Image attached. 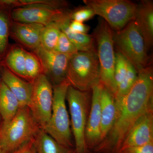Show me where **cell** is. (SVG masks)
<instances>
[{"mask_svg": "<svg viewBox=\"0 0 153 153\" xmlns=\"http://www.w3.org/2000/svg\"><path fill=\"white\" fill-rule=\"evenodd\" d=\"M61 31L57 23H52L45 26L41 34V45L50 51H54Z\"/></svg>", "mask_w": 153, "mask_h": 153, "instance_id": "24", "label": "cell"}, {"mask_svg": "<svg viewBox=\"0 0 153 153\" xmlns=\"http://www.w3.org/2000/svg\"><path fill=\"white\" fill-rule=\"evenodd\" d=\"M152 142H153V109L146 112L137 121L125 138L119 151Z\"/></svg>", "mask_w": 153, "mask_h": 153, "instance_id": "14", "label": "cell"}, {"mask_svg": "<svg viewBox=\"0 0 153 153\" xmlns=\"http://www.w3.org/2000/svg\"><path fill=\"white\" fill-rule=\"evenodd\" d=\"M117 153H153V142L139 146L125 148Z\"/></svg>", "mask_w": 153, "mask_h": 153, "instance_id": "30", "label": "cell"}, {"mask_svg": "<svg viewBox=\"0 0 153 153\" xmlns=\"http://www.w3.org/2000/svg\"><path fill=\"white\" fill-rule=\"evenodd\" d=\"M133 21L144 39L148 49L153 43V2L151 0L142 1L137 5Z\"/></svg>", "mask_w": 153, "mask_h": 153, "instance_id": "16", "label": "cell"}, {"mask_svg": "<svg viewBox=\"0 0 153 153\" xmlns=\"http://www.w3.org/2000/svg\"><path fill=\"white\" fill-rule=\"evenodd\" d=\"M69 11L43 4H33L12 9L10 17L14 22L38 24L46 26L57 23Z\"/></svg>", "mask_w": 153, "mask_h": 153, "instance_id": "10", "label": "cell"}, {"mask_svg": "<svg viewBox=\"0 0 153 153\" xmlns=\"http://www.w3.org/2000/svg\"><path fill=\"white\" fill-rule=\"evenodd\" d=\"M26 50L18 44L9 46L1 63L14 74L27 80L25 71Z\"/></svg>", "mask_w": 153, "mask_h": 153, "instance_id": "19", "label": "cell"}, {"mask_svg": "<svg viewBox=\"0 0 153 153\" xmlns=\"http://www.w3.org/2000/svg\"><path fill=\"white\" fill-rule=\"evenodd\" d=\"M137 74L135 68L128 62L126 74L124 79L117 87V91L114 97L117 114L119 111L123 99L134 84L137 77Z\"/></svg>", "mask_w": 153, "mask_h": 153, "instance_id": "22", "label": "cell"}, {"mask_svg": "<svg viewBox=\"0 0 153 153\" xmlns=\"http://www.w3.org/2000/svg\"><path fill=\"white\" fill-rule=\"evenodd\" d=\"M100 107L101 134L102 141L112 129L117 115L114 97L103 86L101 91Z\"/></svg>", "mask_w": 153, "mask_h": 153, "instance_id": "17", "label": "cell"}, {"mask_svg": "<svg viewBox=\"0 0 153 153\" xmlns=\"http://www.w3.org/2000/svg\"><path fill=\"white\" fill-rule=\"evenodd\" d=\"M19 108L16 97L2 80L0 85V117L2 122L10 120Z\"/></svg>", "mask_w": 153, "mask_h": 153, "instance_id": "20", "label": "cell"}, {"mask_svg": "<svg viewBox=\"0 0 153 153\" xmlns=\"http://www.w3.org/2000/svg\"><path fill=\"white\" fill-rule=\"evenodd\" d=\"M34 145L36 153H76L57 142L42 128L34 137Z\"/></svg>", "mask_w": 153, "mask_h": 153, "instance_id": "21", "label": "cell"}, {"mask_svg": "<svg viewBox=\"0 0 153 153\" xmlns=\"http://www.w3.org/2000/svg\"><path fill=\"white\" fill-rule=\"evenodd\" d=\"M95 15L92 9L85 6L71 12L70 18L72 21L83 23L85 21L92 19Z\"/></svg>", "mask_w": 153, "mask_h": 153, "instance_id": "28", "label": "cell"}, {"mask_svg": "<svg viewBox=\"0 0 153 153\" xmlns=\"http://www.w3.org/2000/svg\"><path fill=\"white\" fill-rule=\"evenodd\" d=\"M69 29L74 33L80 34H87L90 30V27L81 22L72 21L69 23L68 25Z\"/></svg>", "mask_w": 153, "mask_h": 153, "instance_id": "31", "label": "cell"}, {"mask_svg": "<svg viewBox=\"0 0 153 153\" xmlns=\"http://www.w3.org/2000/svg\"><path fill=\"white\" fill-rule=\"evenodd\" d=\"M41 129L29 108H20L10 120L2 121L0 144L6 153H12L34 138Z\"/></svg>", "mask_w": 153, "mask_h": 153, "instance_id": "2", "label": "cell"}, {"mask_svg": "<svg viewBox=\"0 0 153 153\" xmlns=\"http://www.w3.org/2000/svg\"><path fill=\"white\" fill-rule=\"evenodd\" d=\"M44 27L11 20L10 37L24 49L33 51L41 45V34Z\"/></svg>", "mask_w": 153, "mask_h": 153, "instance_id": "13", "label": "cell"}, {"mask_svg": "<svg viewBox=\"0 0 153 153\" xmlns=\"http://www.w3.org/2000/svg\"><path fill=\"white\" fill-rule=\"evenodd\" d=\"M12 153H36L34 138L33 139Z\"/></svg>", "mask_w": 153, "mask_h": 153, "instance_id": "32", "label": "cell"}, {"mask_svg": "<svg viewBox=\"0 0 153 153\" xmlns=\"http://www.w3.org/2000/svg\"><path fill=\"white\" fill-rule=\"evenodd\" d=\"M113 30L120 31L133 21L137 4L128 0H83Z\"/></svg>", "mask_w": 153, "mask_h": 153, "instance_id": "8", "label": "cell"}, {"mask_svg": "<svg viewBox=\"0 0 153 153\" xmlns=\"http://www.w3.org/2000/svg\"><path fill=\"white\" fill-rule=\"evenodd\" d=\"M1 61H0V85L2 81L1 76Z\"/></svg>", "mask_w": 153, "mask_h": 153, "instance_id": "34", "label": "cell"}, {"mask_svg": "<svg viewBox=\"0 0 153 153\" xmlns=\"http://www.w3.org/2000/svg\"><path fill=\"white\" fill-rule=\"evenodd\" d=\"M103 85L100 83L92 88L91 106L85 131L86 146L97 147L102 142L101 134L100 98Z\"/></svg>", "mask_w": 153, "mask_h": 153, "instance_id": "12", "label": "cell"}, {"mask_svg": "<svg viewBox=\"0 0 153 153\" xmlns=\"http://www.w3.org/2000/svg\"><path fill=\"white\" fill-rule=\"evenodd\" d=\"M71 12L66 14L57 22L61 32L64 33L76 47L79 52H96L95 42L92 36L88 34L74 33L69 29L68 25L71 22Z\"/></svg>", "mask_w": 153, "mask_h": 153, "instance_id": "18", "label": "cell"}, {"mask_svg": "<svg viewBox=\"0 0 153 153\" xmlns=\"http://www.w3.org/2000/svg\"><path fill=\"white\" fill-rule=\"evenodd\" d=\"M11 10L0 7V61L2 60L9 47V37L12 19Z\"/></svg>", "mask_w": 153, "mask_h": 153, "instance_id": "23", "label": "cell"}, {"mask_svg": "<svg viewBox=\"0 0 153 153\" xmlns=\"http://www.w3.org/2000/svg\"><path fill=\"white\" fill-rule=\"evenodd\" d=\"M113 40L117 52L131 63L137 72L149 66L148 48L134 21L121 30L114 32Z\"/></svg>", "mask_w": 153, "mask_h": 153, "instance_id": "5", "label": "cell"}, {"mask_svg": "<svg viewBox=\"0 0 153 153\" xmlns=\"http://www.w3.org/2000/svg\"><path fill=\"white\" fill-rule=\"evenodd\" d=\"M2 80L13 94L19 102L20 108L29 106L32 91L33 82L22 79L1 63Z\"/></svg>", "mask_w": 153, "mask_h": 153, "instance_id": "15", "label": "cell"}, {"mask_svg": "<svg viewBox=\"0 0 153 153\" xmlns=\"http://www.w3.org/2000/svg\"><path fill=\"white\" fill-rule=\"evenodd\" d=\"M18 3L19 7L33 4H43L56 9H64L67 6L66 2L53 0H18Z\"/></svg>", "mask_w": 153, "mask_h": 153, "instance_id": "29", "label": "cell"}, {"mask_svg": "<svg viewBox=\"0 0 153 153\" xmlns=\"http://www.w3.org/2000/svg\"><path fill=\"white\" fill-rule=\"evenodd\" d=\"M54 51L70 57L79 52L74 44L62 32L60 33Z\"/></svg>", "mask_w": 153, "mask_h": 153, "instance_id": "27", "label": "cell"}, {"mask_svg": "<svg viewBox=\"0 0 153 153\" xmlns=\"http://www.w3.org/2000/svg\"><path fill=\"white\" fill-rule=\"evenodd\" d=\"M40 60L43 74L47 76L53 86L59 85L66 79L70 57L55 51H50L41 45L33 51Z\"/></svg>", "mask_w": 153, "mask_h": 153, "instance_id": "11", "label": "cell"}, {"mask_svg": "<svg viewBox=\"0 0 153 153\" xmlns=\"http://www.w3.org/2000/svg\"><path fill=\"white\" fill-rule=\"evenodd\" d=\"M0 153H6L1 144H0Z\"/></svg>", "mask_w": 153, "mask_h": 153, "instance_id": "33", "label": "cell"}, {"mask_svg": "<svg viewBox=\"0 0 153 153\" xmlns=\"http://www.w3.org/2000/svg\"><path fill=\"white\" fill-rule=\"evenodd\" d=\"M1 117H0V125H1L2 122V121H1Z\"/></svg>", "mask_w": 153, "mask_h": 153, "instance_id": "35", "label": "cell"}, {"mask_svg": "<svg viewBox=\"0 0 153 153\" xmlns=\"http://www.w3.org/2000/svg\"><path fill=\"white\" fill-rule=\"evenodd\" d=\"M128 61L119 52L115 53L114 77L117 87L124 79L128 70Z\"/></svg>", "mask_w": 153, "mask_h": 153, "instance_id": "26", "label": "cell"}, {"mask_svg": "<svg viewBox=\"0 0 153 153\" xmlns=\"http://www.w3.org/2000/svg\"><path fill=\"white\" fill-rule=\"evenodd\" d=\"M134 84L123 99L111 130L98 146L99 151L120 149L128 132L142 116L153 109V71L151 65L137 72Z\"/></svg>", "mask_w": 153, "mask_h": 153, "instance_id": "1", "label": "cell"}, {"mask_svg": "<svg viewBox=\"0 0 153 153\" xmlns=\"http://www.w3.org/2000/svg\"><path fill=\"white\" fill-rule=\"evenodd\" d=\"M70 85L66 79L59 85L53 86V101L50 119L42 129L64 146H73L70 119L66 102L67 90Z\"/></svg>", "mask_w": 153, "mask_h": 153, "instance_id": "4", "label": "cell"}, {"mask_svg": "<svg viewBox=\"0 0 153 153\" xmlns=\"http://www.w3.org/2000/svg\"><path fill=\"white\" fill-rule=\"evenodd\" d=\"M25 71L27 81L33 82L43 74L42 66L38 57L33 52L26 50Z\"/></svg>", "mask_w": 153, "mask_h": 153, "instance_id": "25", "label": "cell"}, {"mask_svg": "<svg viewBox=\"0 0 153 153\" xmlns=\"http://www.w3.org/2000/svg\"><path fill=\"white\" fill-rule=\"evenodd\" d=\"M93 33L92 36L97 46L96 52L100 69V82L114 97L117 87L114 77L115 53L114 31L102 19Z\"/></svg>", "mask_w": 153, "mask_h": 153, "instance_id": "3", "label": "cell"}, {"mask_svg": "<svg viewBox=\"0 0 153 153\" xmlns=\"http://www.w3.org/2000/svg\"><path fill=\"white\" fill-rule=\"evenodd\" d=\"M66 79L74 88L89 91L100 82L97 52H78L69 59Z\"/></svg>", "mask_w": 153, "mask_h": 153, "instance_id": "6", "label": "cell"}, {"mask_svg": "<svg viewBox=\"0 0 153 153\" xmlns=\"http://www.w3.org/2000/svg\"><path fill=\"white\" fill-rule=\"evenodd\" d=\"M71 125L74 136L76 153H86L85 131L90 104L88 91H81L70 85L67 90Z\"/></svg>", "mask_w": 153, "mask_h": 153, "instance_id": "7", "label": "cell"}, {"mask_svg": "<svg viewBox=\"0 0 153 153\" xmlns=\"http://www.w3.org/2000/svg\"><path fill=\"white\" fill-rule=\"evenodd\" d=\"M33 91L28 107L42 128L51 117L53 101V85L43 74L39 75L33 81Z\"/></svg>", "mask_w": 153, "mask_h": 153, "instance_id": "9", "label": "cell"}]
</instances>
